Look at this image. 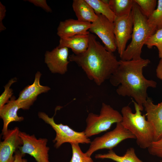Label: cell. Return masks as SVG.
Segmentation results:
<instances>
[{"instance_id":"1","label":"cell","mask_w":162,"mask_h":162,"mask_svg":"<svg viewBox=\"0 0 162 162\" xmlns=\"http://www.w3.org/2000/svg\"><path fill=\"white\" fill-rule=\"evenodd\" d=\"M119 61L118 68L109 79L110 82L112 86H118L116 92L119 95L133 98L142 111L148 97V88L157 86L155 81L146 79L143 74V68L150 61L141 58Z\"/></svg>"},{"instance_id":"2","label":"cell","mask_w":162,"mask_h":162,"mask_svg":"<svg viewBox=\"0 0 162 162\" xmlns=\"http://www.w3.org/2000/svg\"><path fill=\"white\" fill-rule=\"evenodd\" d=\"M69 60L80 67L88 78L98 86L109 79L119 64L113 53L107 50L90 33L87 50L78 55L72 54Z\"/></svg>"},{"instance_id":"3","label":"cell","mask_w":162,"mask_h":162,"mask_svg":"<svg viewBox=\"0 0 162 162\" xmlns=\"http://www.w3.org/2000/svg\"><path fill=\"white\" fill-rule=\"evenodd\" d=\"M135 112L134 113L128 106L123 107L121 112V123L135 136L137 145L142 149L148 148L154 141L153 129L149 122L142 115L139 106L133 101Z\"/></svg>"},{"instance_id":"4","label":"cell","mask_w":162,"mask_h":162,"mask_svg":"<svg viewBox=\"0 0 162 162\" xmlns=\"http://www.w3.org/2000/svg\"><path fill=\"white\" fill-rule=\"evenodd\" d=\"M132 12L133 18L132 40L120 57L121 60H123L141 58L143 45L148 38L156 31L149 25L148 18L143 14L135 2Z\"/></svg>"},{"instance_id":"5","label":"cell","mask_w":162,"mask_h":162,"mask_svg":"<svg viewBox=\"0 0 162 162\" xmlns=\"http://www.w3.org/2000/svg\"><path fill=\"white\" fill-rule=\"evenodd\" d=\"M122 120L121 113L110 105L103 103L99 114L92 112L88 114L84 131L89 137L106 131L113 124L121 122Z\"/></svg>"},{"instance_id":"6","label":"cell","mask_w":162,"mask_h":162,"mask_svg":"<svg viewBox=\"0 0 162 162\" xmlns=\"http://www.w3.org/2000/svg\"><path fill=\"white\" fill-rule=\"evenodd\" d=\"M38 116L40 118L50 125L56 132V136L53 142L55 143L54 146L56 148L65 142L70 144H89L91 142L90 140L86 136L84 131L77 132L67 125L56 124L54 121L53 117H50L43 112H39Z\"/></svg>"},{"instance_id":"7","label":"cell","mask_w":162,"mask_h":162,"mask_svg":"<svg viewBox=\"0 0 162 162\" xmlns=\"http://www.w3.org/2000/svg\"><path fill=\"white\" fill-rule=\"evenodd\" d=\"M128 139H136V138L124 127L121 122H118L116 123L113 130L95 138L91 141L89 147L86 153L91 157L94 152L100 149L112 150L121 142Z\"/></svg>"},{"instance_id":"8","label":"cell","mask_w":162,"mask_h":162,"mask_svg":"<svg viewBox=\"0 0 162 162\" xmlns=\"http://www.w3.org/2000/svg\"><path fill=\"white\" fill-rule=\"evenodd\" d=\"M19 135L22 144L18 149L23 154H29L34 158L36 162H50L48 155L50 148L47 146V139H37L34 135H30L20 131Z\"/></svg>"},{"instance_id":"9","label":"cell","mask_w":162,"mask_h":162,"mask_svg":"<svg viewBox=\"0 0 162 162\" xmlns=\"http://www.w3.org/2000/svg\"><path fill=\"white\" fill-rule=\"evenodd\" d=\"M97 19L91 23L89 32L96 34L102 40L104 47L113 53L117 50L113 22L101 14H97Z\"/></svg>"},{"instance_id":"10","label":"cell","mask_w":162,"mask_h":162,"mask_svg":"<svg viewBox=\"0 0 162 162\" xmlns=\"http://www.w3.org/2000/svg\"><path fill=\"white\" fill-rule=\"evenodd\" d=\"M113 23L116 44L121 57L126 49L128 41L131 38L133 26L132 11L128 15L116 16Z\"/></svg>"},{"instance_id":"11","label":"cell","mask_w":162,"mask_h":162,"mask_svg":"<svg viewBox=\"0 0 162 162\" xmlns=\"http://www.w3.org/2000/svg\"><path fill=\"white\" fill-rule=\"evenodd\" d=\"M68 48L56 47L51 51H47L44 55V62L51 72L61 74L68 71L69 59Z\"/></svg>"},{"instance_id":"12","label":"cell","mask_w":162,"mask_h":162,"mask_svg":"<svg viewBox=\"0 0 162 162\" xmlns=\"http://www.w3.org/2000/svg\"><path fill=\"white\" fill-rule=\"evenodd\" d=\"M41 74L38 71L35 74L33 83L28 85L21 91L16 101L20 109L28 110L36 100L39 95L47 92L50 88L40 85V79Z\"/></svg>"},{"instance_id":"13","label":"cell","mask_w":162,"mask_h":162,"mask_svg":"<svg viewBox=\"0 0 162 162\" xmlns=\"http://www.w3.org/2000/svg\"><path fill=\"white\" fill-rule=\"evenodd\" d=\"M20 131L17 127L8 130L7 134L0 143V162H13L14 160V154L22 144L19 135Z\"/></svg>"},{"instance_id":"14","label":"cell","mask_w":162,"mask_h":162,"mask_svg":"<svg viewBox=\"0 0 162 162\" xmlns=\"http://www.w3.org/2000/svg\"><path fill=\"white\" fill-rule=\"evenodd\" d=\"M143 106L147 119L153 129L154 141H157L162 138V101L155 104L151 98L148 97Z\"/></svg>"},{"instance_id":"15","label":"cell","mask_w":162,"mask_h":162,"mask_svg":"<svg viewBox=\"0 0 162 162\" xmlns=\"http://www.w3.org/2000/svg\"><path fill=\"white\" fill-rule=\"evenodd\" d=\"M91 23L72 19L61 21L57 34L60 38L69 37L78 34H88Z\"/></svg>"},{"instance_id":"16","label":"cell","mask_w":162,"mask_h":162,"mask_svg":"<svg viewBox=\"0 0 162 162\" xmlns=\"http://www.w3.org/2000/svg\"><path fill=\"white\" fill-rule=\"evenodd\" d=\"M20 108L16 101L15 97L13 96L9 101L0 109V116L3 121L2 134L4 136L8 133L9 124L13 122H20L24 119L22 116H19L17 112Z\"/></svg>"},{"instance_id":"17","label":"cell","mask_w":162,"mask_h":162,"mask_svg":"<svg viewBox=\"0 0 162 162\" xmlns=\"http://www.w3.org/2000/svg\"><path fill=\"white\" fill-rule=\"evenodd\" d=\"M89 34H78L69 37L60 38L58 46L70 48L75 55L81 54L88 48Z\"/></svg>"},{"instance_id":"18","label":"cell","mask_w":162,"mask_h":162,"mask_svg":"<svg viewBox=\"0 0 162 162\" xmlns=\"http://www.w3.org/2000/svg\"><path fill=\"white\" fill-rule=\"evenodd\" d=\"M72 6L79 21L92 23L98 18L92 8L85 0H74Z\"/></svg>"},{"instance_id":"19","label":"cell","mask_w":162,"mask_h":162,"mask_svg":"<svg viewBox=\"0 0 162 162\" xmlns=\"http://www.w3.org/2000/svg\"><path fill=\"white\" fill-rule=\"evenodd\" d=\"M95 158L96 159H110L116 162H142L136 155L134 149L132 147L128 149L123 156L117 154L112 150L106 154H97Z\"/></svg>"},{"instance_id":"20","label":"cell","mask_w":162,"mask_h":162,"mask_svg":"<svg viewBox=\"0 0 162 162\" xmlns=\"http://www.w3.org/2000/svg\"><path fill=\"white\" fill-rule=\"evenodd\" d=\"M91 6L96 14H101L114 22L116 16L110 8L109 0H85Z\"/></svg>"},{"instance_id":"21","label":"cell","mask_w":162,"mask_h":162,"mask_svg":"<svg viewBox=\"0 0 162 162\" xmlns=\"http://www.w3.org/2000/svg\"><path fill=\"white\" fill-rule=\"evenodd\" d=\"M134 0H110L109 6L116 17L123 16L132 11Z\"/></svg>"},{"instance_id":"22","label":"cell","mask_w":162,"mask_h":162,"mask_svg":"<svg viewBox=\"0 0 162 162\" xmlns=\"http://www.w3.org/2000/svg\"><path fill=\"white\" fill-rule=\"evenodd\" d=\"M149 25L156 31L162 28V0L157 1V7L148 18Z\"/></svg>"},{"instance_id":"23","label":"cell","mask_w":162,"mask_h":162,"mask_svg":"<svg viewBox=\"0 0 162 162\" xmlns=\"http://www.w3.org/2000/svg\"><path fill=\"white\" fill-rule=\"evenodd\" d=\"M145 45L149 49L156 46L158 50L159 57L162 58V28L158 30L146 41Z\"/></svg>"},{"instance_id":"24","label":"cell","mask_w":162,"mask_h":162,"mask_svg":"<svg viewBox=\"0 0 162 162\" xmlns=\"http://www.w3.org/2000/svg\"><path fill=\"white\" fill-rule=\"evenodd\" d=\"M72 155L69 162H93L91 157L83 153L78 144H71Z\"/></svg>"},{"instance_id":"25","label":"cell","mask_w":162,"mask_h":162,"mask_svg":"<svg viewBox=\"0 0 162 162\" xmlns=\"http://www.w3.org/2000/svg\"><path fill=\"white\" fill-rule=\"evenodd\" d=\"M139 6L143 14L147 18L156 9L157 3L156 0H134Z\"/></svg>"},{"instance_id":"26","label":"cell","mask_w":162,"mask_h":162,"mask_svg":"<svg viewBox=\"0 0 162 162\" xmlns=\"http://www.w3.org/2000/svg\"><path fill=\"white\" fill-rule=\"evenodd\" d=\"M16 78H13L9 80L8 82L4 86V90L0 96V109L7 104L13 96L12 89L10 88L11 85L16 81Z\"/></svg>"},{"instance_id":"27","label":"cell","mask_w":162,"mask_h":162,"mask_svg":"<svg viewBox=\"0 0 162 162\" xmlns=\"http://www.w3.org/2000/svg\"><path fill=\"white\" fill-rule=\"evenodd\" d=\"M148 149L150 154L162 158V138L157 141H153Z\"/></svg>"},{"instance_id":"28","label":"cell","mask_w":162,"mask_h":162,"mask_svg":"<svg viewBox=\"0 0 162 162\" xmlns=\"http://www.w3.org/2000/svg\"><path fill=\"white\" fill-rule=\"evenodd\" d=\"M27 1L35 6L40 7L47 12L51 13L52 10L47 4L46 0H28Z\"/></svg>"},{"instance_id":"29","label":"cell","mask_w":162,"mask_h":162,"mask_svg":"<svg viewBox=\"0 0 162 162\" xmlns=\"http://www.w3.org/2000/svg\"><path fill=\"white\" fill-rule=\"evenodd\" d=\"M5 7L0 2V32L5 30L6 28L3 23L2 21L5 17L6 14Z\"/></svg>"},{"instance_id":"30","label":"cell","mask_w":162,"mask_h":162,"mask_svg":"<svg viewBox=\"0 0 162 162\" xmlns=\"http://www.w3.org/2000/svg\"><path fill=\"white\" fill-rule=\"evenodd\" d=\"M157 77L162 80V58H160L156 70Z\"/></svg>"},{"instance_id":"31","label":"cell","mask_w":162,"mask_h":162,"mask_svg":"<svg viewBox=\"0 0 162 162\" xmlns=\"http://www.w3.org/2000/svg\"><path fill=\"white\" fill-rule=\"evenodd\" d=\"M14 160L13 162H23L22 158L24 155L19 151L17 150L14 153Z\"/></svg>"},{"instance_id":"32","label":"cell","mask_w":162,"mask_h":162,"mask_svg":"<svg viewBox=\"0 0 162 162\" xmlns=\"http://www.w3.org/2000/svg\"><path fill=\"white\" fill-rule=\"evenodd\" d=\"M23 162H28V161L26 159H23Z\"/></svg>"}]
</instances>
